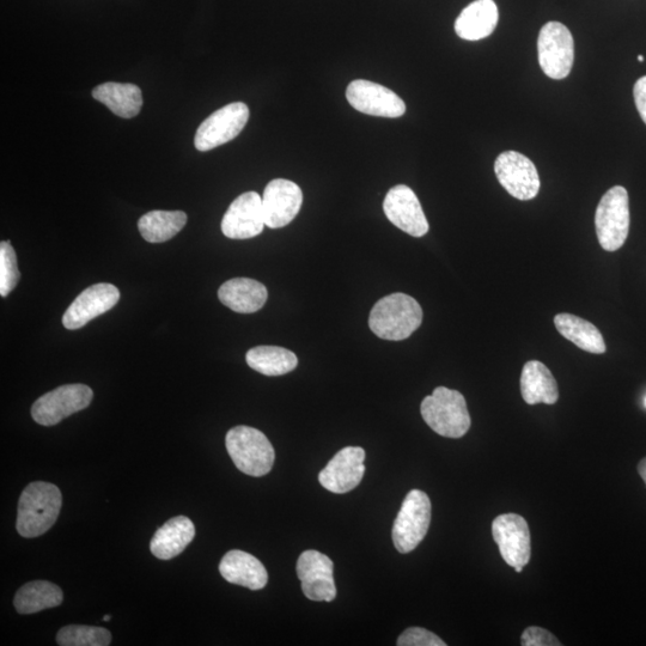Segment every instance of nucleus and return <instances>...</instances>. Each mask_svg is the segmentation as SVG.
Segmentation results:
<instances>
[{"label": "nucleus", "instance_id": "1", "mask_svg": "<svg viewBox=\"0 0 646 646\" xmlns=\"http://www.w3.org/2000/svg\"><path fill=\"white\" fill-rule=\"evenodd\" d=\"M63 496L56 485L35 481L23 490L18 502L17 532L23 538H38L57 522Z\"/></svg>", "mask_w": 646, "mask_h": 646}, {"label": "nucleus", "instance_id": "2", "mask_svg": "<svg viewBox=\"0 0 646 646\" xmlns=\"http://www.w3.org/2000/svg\"><path fill=\"white\" fill-rule=\"evenodd\" d=\"M423 322V309L413 297L396 292L381 298L371 310L369 327L377 337L390 341L410 338Z\"/></svg>", "mask_w": 646, "mask_h": 646}, {"label": "nucleus", "instance_id": "3", "mask_svg": "<svg viewBox=\"0 0 646 646\" xmlns=\"http://www.w3.org/2000/svg\"><path fill=\"white\" fill-rule=\"evenodd\" d=\"M420 412L425 423L440 436L461 438L471 429L465 396L457 390L436 388L423 400Z\"/></svg>", "mask_w": 646, "mask_h": 646}, {"label": "nucleus", "instance_id": "4", "mask_svg": "<svg viewBox=\"0 0 646 646\" xmlns=\"http://www.w3.org/2000/svg\"><path fill=\"white\" fill-rule=\"evenodd\" d=\"M225 446L237 469L260 478L271 472L276 453L261 431L249 426H236L225 437Z\"/></svg>", "mask_w": 646, "mask_h": 646}, {"label": "nucleus", "instance_id": "5", "mask_svg": "<svg viewBox=\"0 0 646 646\" xmlns=\"http://www.w3.org/2000/svg\"><path fill=\"white\" fill-rule=\"evenodd\" d=\"M630 200L624 187L615 186L603 195L595 213V228L600 245L607 252L625 245L630 231Z\"/></svg>", "mask_w": 646, "mask_h": 646}, {"label": "nucleus", "instance_id": "6", "mask_svg": "<svg viewBox=\"0 0 646 646\" xmlns=\"http://www.w3.org/2000/svg\"><path fill=\"white\" fill-rule=\"evenodd\" d=\"M431 523V502L428 495L412 490L401 505L394 522L392 538L396 550L407 554L416 550L429 532Z\"/></svg>", "mask_w": 646, "mask_h": 646}, {"label": "nucleus", "instance_id": "7", "mask_svg": "<svg viewBox=\"0 0 646 646\" xmlns=\"http://www.w3.org/2000/svg\"><path fill=\"white\" fill-rule=\"evenodd\" d=\"M539 64L545 75L560 81L570 75L575 60V42L568 27L548 22L538 39Z\"/></svg>", "mask_w": 646, "mask_h": 646}, {"label": "nucleus", "instance_id": "8", "mask_svg": "<svg viewBox=\"0 0 646 646\" xmlns=\"http://www.w3.org/2000/svg\"><path fill=\"white\" fill-rule=\"evenodd\" d=\"M93 398V390L82 383L62 386L34 402L32 417L40 425H57L72 414L85 410Z\"/></svg>", "mask_w": 646, "mask_h": 646}, {"label": "nucleus", "instance_id": "9", "mask_svg": "<svg viewBox=\"0 0 646 646\" xmlns=\"http://www.w3.org/2000/svg\"><path fill=\"white\" fill-rule=\"evenodd\" d=\"M248 119L246 103L234 102L218 109L199 126L194 139L195 148L204 152L231 142L245 129Z\"/></svg>", "mask_w": 646, "mask_h": 646}, {"label": "nucleus", "instance_id": "10", "mask_svg": "<svg viewBox=\"0 0 646 646\" xmlns=\"http://www.w3.org/2000/svg\"><path fill=\"white\" fill-rule=\"evenodd\" d=\"M495 173L504 190L518 200H532L540 191L538 169L520 152L505 151L499 155Z\"/></svg>", "mask_w": 646, "mask_h": 646}, {"label": "nucleus", "instance_id": "11", "mask_svg": "<svg viewBox=\"0 0 646 646\" xmlns=\"http://www.w3.org/2000/svg\"><path fill=\"white\" fill-rule=\"evenodd\" d=\"M346 99L356 111L371 117L395 119L406 113L405 102L394 91L364 79L349 84Z\"/></svg>", "mask_w": 646, "mask_h": 646}, {"label": "nucleus", "instance_id": "12", "mask_svg": "<svg viewBox=\"0 0 646 646\" xmlns=\"http://www.w3.org/2000/svg\"><path fill=\"white\" fill-rule=\"evenodd\" d=\"M493 539L504 562L511 568L526 566L532 556V542L528 523L520 515L505 514L492 523Z\"/></svg>", "mask_w": 646, "mask_h": 646}, {"label": "nucleus", "instance_id": "13", "mask_svg": "<svg viewBox=\"0 0 646 646\" xmlns=\"http://www.w3.org/2000/svg\"><path fill=\"white\" fill-rule=\"evenodd\" d=\"M297 576L300 578L303 594L315 602H332L337 597L333 577V562L326 554L308 550L297 560Z\"/></svg>", "mask_w": 646, "mask_h": 646}, {"label": "nucleus", "instance_id": "14", "mask_svg": "<svg viewBox=\"0 0 646 646\" xmlns=\"http://www.w3.org/2000/svg\"><path fill=\"white\" fill-rule=\"evenodd\" d=\"M383 211L389 222L408 235L423 237L429 233L428 219L416 193L410 187L398 185L389 190L383 201Z\"/></svg>", "mask_w": 646, "mask_h": 646}, {"label": "nucleus", "instance_id": "15", "mask_svg": "<svg viewBox=\"0 0 646 646\" xmlns=\"http://www.w3.org/2000/svg\"><path fill=\"white\" fill-rule=\"evenodd\" d=\"M262 209L266 227L284 228L300 212L303 204V193L295 182L285 179L272 180L262 195Z\"/></svg>", "mask_w": 646, "mask_h": 646}, {"label": "nucleus", "instance_id": "16", "mask_svg": "<svg viewBox=\"0 0 646 646\" xmlns=\"http://www.w3.org/2000/svg\"><path fill=\"white\" fill-rule=\"evenodd\" d=\"M262 198L257 192H247L233 201L223 217L222 231L228 239L248 240L265 228Z\"/></svg>", "mask_w": 646, "mask_h": 646}, {"label": "nucleus", "instance_id": "17", "mask_svg": "<svg viewBox=\"0 0 646 646\" xmlns=\"http://www.w3.org/2000/svg\"><path fill=\"white\" fill-rule=\"evenodd\" d=\"M120 291L117 286L100 283L89 286L70 304L63 316V325L71 331L82 328L91 320L117 306Z\"/></svg>", "mask_w": 646, "mask_h": 646}, {"label": "nucleus", "instance_id": "18", "mask_svg": "<svg viewBox=\"0 0 646 646\" xmlns=\"http://www.w3.org/2000/svg\"><path fill=\"white\" fill-rule=\"evenodd\" d=\"M365 452L359 447H347L335 454L319 474L322 487L338 495L355 490L365 473Z\"/></svg>", "mask_w": 646, "mask_h": 646}, {"label": "nucleus", "instance_id": "19", "mask_svg": "<svg viewBox=\"0 0 646 646\" xmlns=\"http://www.w3.org/2000/svg\"><path fill=\"white\" fill-rule=\"evenodd\" d=\"M219 572L225 581L251 590L266 587L268 575L264 564L247 552L230 551L221 560Z\"/></svg>", "mask_w": 646, "mask_h": 646}, {"label": "nucleus", "instance_id": "20", "mask_svg": "<svg viewBox=\"0 0 646 646\" xmlns=\"http://www.w3.org/2000/svg\"><path fill=\"white\" fill-rule=\"evenodd\" d=\"M498 20L499 12L493 0H475L457 17L455 32L463 40H483L495 32Z\"/></svg>", "mask_w": 646, "mask_h": 646}, {"label": "nucleus", "instance_id": "21", "mask_svg": "<svg viewBox=\"0 0 646 646\" xmlns=\"http://www.w3.org/2000/svg\"><path fill=\"white\" fill-rule=\"evenodd\" d=\"M267 289L264 284L251 278H234L218 290V298L225 307L240 314H253L265 306Z\"/></svg>", "mask_w": 646, "mask_h": 646}, {"label": "nucleus", "instance_id": "22", "mask_svg": "<svg viewBox=\"0 0 646 646\" xmlns=\"http://www.w3.org/2000/svg\"><path fill=\"white\" fill-rule=\"evenodd\" d=\"M195 536L194 523L186 516L173 517L157 530L150 542V551L158 559L180 556Z\"/></svg>", "mask_w": 646, "mask_h": 646}, {"label": "nucleus", "instance_id": "23", "mask_svg": "<svg viewBox=\"0 0 646 646\" xmlns=\"http://www.w3.org/2000/svg\"><path fill=\"white\" fill-rule=\"evenodd\" d=\"M521 393L528 405H554L559 399L556 379L550 369L539 361L524 365L521 375Z\"/></svg>", "mask_w": 646, "mask_h": 646}, {"label": "nucleus", "instance_id": "24", "mask_svg": "<svg viewBox=\"0 0 646 646\" xmlns=\"http://www.w3.org/2000/svg\"><path fill=\"white\" fill-rule=\"evenodd\" d=\"M94 99L103 103L120 118L137 117L143 107L142 90L130 83L108 82L93 91Z\"/></svg>", "mask_w": 646, "mask_h": 646}, {"label": "nucleus", "instance_id": "25", "mask_svg": "<svg viewBox=\"0 0 646 646\" xmlns=\"http://www.w3.org/2000/svg\"><path fill=\"white\" fill-rule=\"evenodd\" d=\"M554 325L565 339L570 340L581 350L595 353V355H602L606 352L605 340L593 323L578 318L576 315L563 313L554 318Z\"/></svg>", "mask_w": 646, "mask_h": 646}, {"label": "nucleus", "instance_id": "26", "mask_svg": "<svg viewBox=\"0 0 646 646\" xmlns=\"http://www.w3.org/2000/svg\"><path fill=\"white\" fill-rule=\"evenodd\" d=\"M63 590L47 581H34L18 589L14 606L20 614H34L62 605Z\"/></svg>", "mask_w": 646, "mask_h": 646}, {"label": "nucleus", "instance_id": "27", "mask_svg": "<svg viewBox=\"0 0 646 646\" xmlns=\"http://www.w3.org/2000/svg\"><path fill=\"white\" fill-rule=\"evenodd\" d=\"M246 361L253 370L265 376H282L297 368L294 352L278 346H257L247 352Z\"/></svg>", "mask_w": 646, "mask_h": 646}, {"label": "nucleus", "instance_id": "28", "mask_svg": "<svg viewBox=\"0 0 646 646\" xmlns=\"http://www.w3.org/2000/svg\"><path fill=\"white\" fill-rule=\"evenodd\" d=\"M187 223L184 211H151L139 219L138 229L145 241L162 243L172 240Z\"/></svg>", "mask_w": 646, "mask_h": 646}, {"label": "nucleus", "instance_id": "29", "mask_svg": "<svg viewBox=\"0 0 646 646\" xmlns=\"http://www.w3.org/2000/svg\"><path fill=\"white\" fill-rule=\"evenodd\" d=\"M57 643L60 646H108L112 635L103 627L69 625L58 632Z\"/></svg>", "mask_w": 646, "mask_h": 646}, {"label": "nucleus", "instance_id": "30", "mask_svg": "<svg viewBox=\"0 0 646 646\" xmlns=\"http://www.w3.org/2000/svg\"><path fill=\"white\" fill-rule=\"evenodd\" d=\"M20 278L15 249L9 241H3L0 243V296H9Z\"/></svg>", "mask_w": 646, "mask_h": 646}, {"label": "nucleus", "instance_id": "31", "mask_svg": "<svg viewBox=\"0 0 646 646\" xmlns=\"http://www.w3.org/2000/svg\"><path fill=\"white\" fill-rule=\"evenodd\" d=\"M399 646H446L447 644L437 637L435 633L422 629V627H410L398 639Z\"/></svg>", "mask_w": 646, "mask_h": 646}, {"label": "nucleus", "instance_id": "32", "mask_svg": "<svg viewBox=\"0 0 646 646\" xmlns=\"http://www.w3.org/2000/svg\"><path fill=\"white\" fill-rule=\"evenodd\" d=\"M523 646H560L562 643L550 631L538 626H530L521 637Z\"/></svg>", "mask_w": 646, "mask_h": 646}, {"label": "nucleus", "instance_id": "33", "mask_svg": "<svg viewBox=\"0 0 646 646\" xmlns=\"http://www.w3.org/2000/svg\"><path fill=\"white\" fill-rule=\"evenodd\" d=\"M633 96H635L638 113L646 125V76L638 79L633 88Z\"/></svg>", "mask_w": 646, "mask_h": 646}, {"label": "nucleus", "instance_id": "34", "mask_svg": "<svg viewBox=\"0 0 646 646\" xmlns=\"http://www.w3.org/2000/svg\"><path fill=\"white\" fill-rule=\"evenodd\" d=\"M638 473L639 475H641V478L643 479L644 484L646 485V457H644V459L641 462H639Z\"/></svg>", "mask_w": 646, "mask_h": 646}, {"label": "nucleus", "instance_id": "35", "mask_svg": "<svg viewBox=\"0 0 646 646\" xmlns=\"http://www.w3.org/2000/svg\"><path fill=\"white\" fill-rule=\"evenodd\" d=\"M111 619H112V615H105V617H103V620L105 621H109Z\"/></svg>", "mask_w": 646, "mask_h": 646}, {"label": "nucleus", "instance_id": "36", "mask_svg": "<svg viewBox=\"0 0 646 646\" xmlns=\"http://www.w3.org/2000/svg\"><path fill=\"white\" fill-rule=\"evenodd\" d=\"M514 569L516 572H518V574H520V572H522L523 570L522 566H517V568H514Z\"/></svg>", "mask_w": 646, "mask_h": 646}, {"label": "nucleus", "instance_id": "37", "mask_svg": "<svg viewBox=\"0 0 646 646\" xmlns=\"http://www.w3.org/2000/svg\"><path fill=\"white\" fill-rule=\"evenodd\" d=\"M639 62L643 63L644 62V57L643 56H638Z\"/></svg>", "mask_w": 646, "mask_h": 646}, {"label": "nucleus", "instance_id": "38", "mask_svg": "<svg viewBox=\"0 0 646 646\" xmlns=\"http://www.w3.org/2000/svg\"><path fill=\"white\" fill-rule=\"evenodd\" d=\"M645 406H646V399H645Z\"/></svg>", "mask_w": 646, "mask_h": 646}]
</instances>
